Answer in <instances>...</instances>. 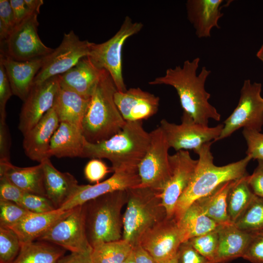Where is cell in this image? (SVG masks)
I'll return each mask as SVG.
<instances>
[{"label":"cell","mask_w":263,"mask_h":263,"mask_svg":"<svg viewBox=\"0 0 263 263\" xmlns=\"http://www.w3.org/2000/svg\"><path fill=\"white\" fill-rule=\"evenodd\" d=\"M212 142L204 144L195 152L199 158L195 172L187 188L178 200L174 210L173 218L177 223L194 202L209 195L222 184L247 174L246 169L252 159L251 157L246 155L237 162L217 166L214 164L211 152Z\"/></svg>","instance_id":"cell-2"},{"label":"cell","mask_w":263,"mask_h":263,"mask_svg":"<svg viewBox=\"0 0 263 263\" xmlns=\"http://www.w3.org/2000/svg\"><path fill=\"white\" fill-rule=\"evenodd\" d=\"M66 250L52 243L39 241L21 244L13 263H57Z\"/></svg>","instance_id":"cell-31"},{"label":"cell","mask_w":263,"mask_h":263,"mask_svg":"<svg viewBox=\"0 0 263 263\" xmlns=\"http://www.w3.org/2000/svg\"><path fill=\"white\" fill-rule=\"evenodd\" d=\"M91 42L81 40L71 30L64 33L62 40L50 54L44 57L43 65L34 79V84L62 75L75 66L89 53Z\"/></svg>","instance_id":"cell-13"},{"label":"cell","mask_w":263,"mask_h":263,"mask_svg":"<svg viewBox=\"0 0 263 263\" xmlns=\"http://www.w3.org/2000/svg\"><path fill=\"white\" fill-rule=\"evenodd\" d=\"M181 243L178 224L173 217H166L149 228L139 242L158 263H165L174 258Z\"/></svg>","instance_id":"cell-16"},{"label":"cell","mask_w":263,"mask_h":263,"mask_svg":"<svg viewBox=\"0 0 263 263\" xmlns=\"http://www.w3.org/2000/svg\"><path fill=\"white\" fill-rule=\"evenodd\" d=\"M123 263H136L133 252V249L132 253Z\"/></svg>","instance_id":"cell-52"},{"label":"cell","mask_w":263,"mask_h":263,"mask_svg":"<svg viewBox=\"0 0 263 263\" xmlns=\"http://www.w3.org/2000/svg\"><path fill=\"white\" fill-rule=\"evenodd\" d=\"M218 230L194 237L188 241L197 252L214 263L218 245Z\"/></svg>","instance_id":"cell-36"},{"label":"cell","mask_w":263,"mask_h":263,"mask_svg":"<svg viewBox=\"0 0 263 263\" xmlns=\"http://www.w3.org/2000/svg\"><path fill=\"white\" fill-rule=\"evenodd\" d=\"M115 104L126 121L147 120L158 112V96L140 88H131L114 95Z\"/></svg>","instance_id":"cell-18"},{"label":"cell","mask_w":263,"mask_h":263,"mask_svg":"<svg viewBox=\"0 0 263 263\" xmlns=\"http://www.w3.org/2000/svg\"><path fill=\"white\" fill-rule=\"evenodd\" d=\"M90 100L60 87L53 106L59 122L69 123L82 128Z\"/></svg>","instance_id":"cell-28"},{"label":"cell","mask_w":263,"mask_h":263,"mask_svg":"<svg viewBox=\"0 0 263 263\" xmlns=\"http://www.w3.org/2000/svg\"><path fill=\"white\" fill-rule=\"evenodd\" d=\"M102 71L94 66L87 56L84 57L72 68L58 75L60 87L90 98Z\"/></svg>","instance_id":"cell-23"},{"label":"cell","mask_w":263,"mask_h":263,"mask_svg":"<svg viewBox=\"0 0 263 263\" xmlns=\"http://www.w3.org/2000/svg\"><path fill=\"white\" fill-rule=\"evenodd\" d=\"M170 177L161 193L162 204L168 218H172L177 201L188 186L198 160L193 159L187 150L169 156Z\"/></svg>","instance_id":"cell-14"},{"label":"cell","mask_w":263,"mask_h":263,"mask_svg":"<svg viewBox=\"0 0 263 263\" xmlns=\"http://www.w3.org/2000/svg\"><path fill=\"white\" fill-rule=\"evenodd\" d=\"M176 257L178 263H214L197 252L188 241L181 244Z\"/></svg>","instance_id":"cell-43"},{"label":"cell","mask_w":263,"mask_h":263,"mask_svg":"<svg viewBox=\"0 0 263 263\" xmlns=\"http://www.w3.org/2000/svg\"><path fill=\"white\" fill-rule=\"evenodd\" d=\"M14 16L8 0H0V40H5L16 27Z\"/></svg>","instance_id":"cell-40"},{"label":"cell","mask_w":263,"mask_h":263,"mask_svg":"<svg viewBox=\"0 0 263 263\" xmlns=\"http://www.w3.org/2000/svg\"><path fill=\"white\" fill-rule=\"evenodd\" d=\"M113 171L112 168L99 159H92L86 165L84 173L86 179L91 183H99L109 172Z\"/></svg>","instance_id":"cell-41"},{"label":"cell","mask_w":263,"mask_h":263,"mask_svg":"<svg viewBox=\"0 0 263 263\" xmlns=\"http://www.w3.org/2000/svg\"><path fill=\"white\" fill-rule=\"evenodd\" d=\"M143 27L140 22H133L126 16L121 27L111 38L101 43H91L87 57L99 70H106L111 75L119 92L127 89L122 74V52L126 40L138 33Z\"/></svg>","instance_id":"cell-7"},{"label":"cell","mask_w":263,"mask_h":263,"mask_svg":"<svg viewBox=\"0 0 263 263\" xmlns=\"http://www.w3.org/2000/svg\"><path fill=\"white\" fill-rule=\"evenodd\" d=\"M40 163L43 169L46 196L56 209H59L76 191L79 186L77 181L70 173L56 169L49 158Z\"/></svg>","instance_id":"cell-22"},{"label":"cell","mask_w":263,"mask_h":263,"mask_svg":"<svg viewBox=\"0 0 263 263\" xmlns=\"http://www.w3.org/2000/svg\"><path fill=\"white\" fill-rule=\"evenodd\" d=\"M12 94V89L4 68L0 62V121H6V106Z\"/></svg>","instance_id":"cell-45"},{"label":"cell","mask_w":263,"mask_h":263,"mask_svg":"<svg viewBox=\"0 0 263 263\" xmlns=\"http://www.w3.org/2000/svg\"><path fill=\"white\" fill-rule=\"evenodd\" d=\"M256 56L263 63V44L257 52Z\"/></svg>","instance_id":"cell-53"},{"label":"cell","mask_w":263,"mask_h":263,"mask_svg":"<svg viewBox=\"0 0 263 263\" xmlns=\"http://www.w3.org/2000/svg\"><path fill=\"white\" fill-rule=\"evenodd\" d=\"M127 207L123 217L122 239L132 247L149 228L167 217L161 192L137 187L127 190Z\"/></svg>","instance_id":"cell-6"},{"label":"cell","mask_w":263,"mask_h":263,"mask_svg":"<svg viewBox=\"0 0 263 263\" xmlns=\"http://www.w3.org/2000/svg\"><path fill=\"white\" fill-rule=\"evenodd\" d=\"M150 143L138 166L139 187L162 192L171 175L167 139L159 126L150 132Z\"/></svg>","instance_id":"cell-8"},{"label":"cell","mask_w":263,"mask_h":263,"mask_svg":"<svg viewBox=\"0 0 263 263\" xmlns=\"http://www.w3.org/2000/svg\"><path fill=\"white\" fill-rule=\"evenodd\" d=\"M258 165L253 173L248 175V183L253 193L263 198V160H258Z\"/></svg>","instance_id":"cell-47"},{"label":"cell","mask_w":263,"mask_h":263,"mask_svg":"<svg viewBox=\"0 0 263 263\" xmlns=\"http://www.w3.org/2000/svg\"><path fill=\"white\" fill-rule=\"evenodd\" d=\"M9 1L16 25L22 22L29 16L33 14L31 13L29 10L24 0H10Z\"/></svg>","instance_id":"cell-48"},{"label":"cell","mask_w":263,"mask_h":263,"mask_svg":"<svg viewBox=\"0 0 263 263\" xmlns=\"http://www.w3.org/2000/svg\"><path fill=\"white\" fill-rule=\"evenodd\" d=\"M150 143V134L144 128L142 121H126L117 133L97 143L84 141L81 158H105L114 171L138 169Z\"/></svg>","instance_id":"cell-3"},{"label":"cell","mask_w":263,"mask_h":263,"mask_svg":"<svg viewBox=\"0 0 263 263\" xmlns=\"http://www.w3.org/2000/svg\"><path fill=\"white\" fill-rule=\"evenodd\" d=\"M71 210L56 209L44 213L30 212L9 228L18 236L21 244L38 240L56 222L66 216Z\"/></svg>","instance_id":"cell-26"},{"label":"cell","mask_w":263,"mask_h":263,"mask_svg":"<svg viewBox=\"0 0 263 263\" xmlns=\"http://www.w3.org/2000/svg\"><path fill=\"white\" fill-rule=\"evenodd\" d=\"M218 245L215 263H225L242 257L252 236V233L243 231L234 224L222 225L218 230Z\"/></svg>","instance_id":"cell-25"},{"label":"cell","mask_w":263,"mask_h":263,"mask_svg":"<svg viewBox=\"0 0 263 263\" xmlns=\"http://www.w3.org/2000/svg\"><path fill=\"white\" fill-rule=\"evenodd\" d=\"M117 91L110 74L102 69L82 122L83 133L87 141L95 143L107 140L125 125L126 121L114 99Z\"/></svg>","instance_id":"cell-4"},{"label":"cell","mask_w":263,"mask_h":263,"mask_svg":"<svg viewBox=\"0 0 263 263\" xmlns=\"http://www.w3.org/2000/svg\"><path fill=\"white\" fill-rule=\"evenodd\" d=\"M136 263H158L139 244L133 247Z\"/></svg>","instance_id":"cell-50"},{"label":"cell","mask_w":263,"mask_h":263,"mask_svg":"<svg viewBox=\"0 0 263 263\" xmlns=\"http://www.w3.org/2000/svg\"><path fill=\"white\" fill-rule=\"evenodd\" d=\"M60 89L58 75L33 86L24 101L19 116V129L24 135L33 128L54 106Z\"/></svg>","instance_id":"cell-15"},{"label":"cell","mask_w":263,"mask_h":263,"mask_svg":"<svg viewBox=\"0 0 263 263\" xmlns=\"http://www.w3.org/2000/svg\"><path fill=\"white\" fill-rule=\"evenodd\" d=\"M38 240L52 243L71 252L92 249L86 231L85 204L72 209Z\"/></svg>","instance_id":"cell-12"},{"label":"cell","mask_w":263,"mask_h":263,"mask_svg":"<svg viewBox=\"0 0 263 263\" xmlns=\"http://www.w3.org/2000/svg\"><path fill=\"white\" fill-rule=\"evenodd\" d=\"M20 206L27 210L36 213H44L57 209L45 196L25 192Z\"/></svg>","instance_id":"cell-38"},{"label":"cell","mask_w":263,"mask_h":263,"mask_svg":"<svg viewBox=\"0 0 263 263\" xmlns=\"http://www.w3.org/2000/svg\"><path fill=\"white\" fill-rule=\"evenodd\" d=\"M140 182L138 169L114 171L111 177L103 182L93 185H79L75 194L59 209L69 210L105 194L137 187Z\"/></svg>","instance_id":"cell-17"},{"label":"cell","mask_w":263,"mask_h":263,"mask_svg":"<svg viewBox=\"0 0 263 263\" xmlns=\"http://www.w3.org/2000/svg\"><path fill=\"white\" fill-rule=\"evenodd\" d=\"M30 212L14 202L0 200V226L9 227Z\"/></svg>","instance_id":"cell-37"},{"label":"cell","mask_w":263,"mask_h":263,"mask_svg":"<svg viewBox=\"0 0 263 263\" xmlns=\"http://www.w3.org/2000/svg\"><path fill=\"white\" fill-rule=\"evenodd\" d=\"M127 190L108 193L85 203V226L91 246L122 239L121 210L127 204Z\"/></svg>","instance_id":"cell-5"},{"label":"cell","mask_w":263,"mask_h":263,"mask_svg":"<svg viewBox=\"0 0 263 263\" xmlns=\"http://www.w3.org/2000/svg\"><path fill=\"white\" fill-rule=\"evenodd\" d=\"M38 15H30L16 26L8 38L0 42V54L23 61L46 56L54 50L46 46L39 38Z\"/></svg>","instance_id":"cell-11"},{"label":"cell","mask_w":263,"mask_h":263,"mask_svg":"<svg viewBox=\"0 0 263 263\" xmlns=\"http://www.w3.org/2000/svg\"><path fill=\"white\" fill-rule=\"evenodd\" d=\"M242 133L247 146L246 155L252 159L263 160V133L245 128L243 129Z\"/></svg>","instance_id":"cell-39"},{"label":"cell","mask_w":263,"mask_h":263,"mask_svg":"<svg viewBox=\"0 0 263 263\" xmlns=\"http://www.w3.org/2000/svg\"><path fill=\"white\" fill-rule=\"evenodd\" d=\"M92 249L84 252H71L63 256L57 263H92L91 252Z\"/></svg>","instance_id":"cell-49"},{"label":"cell","mask_w":263,"mask_h":263,"mask_svg":"<svg viewBox=\"0 0 263 263\" xmlns=\"http://www.w3.org/2000/svg\"><path fill=\"white\" fill-rule=\"evenodd\" d=\"M85 139L81 127L60 122L50 141L49 158L82 157Z\"/></svg>","instance_id":"cell-24"},{"label":"cell","mask_w":263,"mask_h":263,"mask_svg":"<svg viewBox=\"0 0 263 263\" xmlns=\"http://www.w3.org/2000/svg\"><path fill=\"white\" fill-rule=\"evenodd\" d=\"M132 246L121 239L118 241L101 242L92 246V263H123L132 253Z\"/></svg>","instance_id":"cell-33"},{"label":"cell","mask_w":263,"mask_h":263,"mask_svg":"<svg viewBox=\"0 0 263 263\" xmlns=\"http://www.w3.org/2000/svg\"><path fill=\"white\" fill-rule=\"evenodd\" d=\"M59 123L53 107L33 128L23 135V148L28 157L39 163L50 158V141Z\"/></svg>","instance_id":"cell-19"},{"label":"cell","mask_w":263,"mask_h":263,"mask_svg":"<svg viewBox=\"0 0 263 263\" xmlns=\"http://www.w3.org/2000/svg\"><path fill=\"white\" fill-rule=\"evenodd\" d=\"M11 138L6 121H0V161H10Z\"/></svg>","instance_id":"cell-46"},{"label":"cell","mask_w":263,"mask_h":263,"mask_svg":"<svg viewBox=\"0 0 263 263\" xmlns=\"http://www.w3.org/2000/svg\"><path fill=\"white\" fill-rule=\"evenodd\" d=\"M163 131L169 146L176 151L193 150L195 152L204 144L218 140L224 124L209 127L196 122L187 113L183 112L181 123L176 124L166 119L160 121Z\"/></svg>","instance_id":"cell-10"},{"label":"cell","mask_w":263,"mask_h":263,"mask_svg":"<svg viewBox=\"0 0 263 263\" xmlns=\"http://www.w3.org/2000/svg\"><path fill=\"white\" fill-rule=\"evenodd\" d=\"M239 229L253 233L263 230V198L254 195L249 205L234 224Z\"/></svg>","instance_id":"cell-34"},{"label":"cell","mask_w":263,"mask_h":263,"mask_svg":"<svg viewBox=\"0 0 263 263\" xmlns=\"http://www.w3.org/2000/svg\"><path fill=\"white\" fill-rule=\"evenodd\" d=\"M165 263H178L177 261L176 255L174 258H173L171 260L168 261V262Z\"/></svg>","instance_id":"cell-54"},{"label":"cell","mask_w":263,"mask_h":263,"mask_svg":"<svg viewBox=\"0 0 263 263\" xmlns=\"http://www.w3.org/2000/svg\"><path fill=\"white\" fill-rule=\"evenodd\" d=\"M25 192L5 176H0V200L13 202L20 206L21 199Z\"/></svg>","instance_id":"cell-44"},{"label":"cell","mask_w":263,"mask_h":263,"mask_svg":"<svg viewBox=\"0 0 263 263\" xmlns=\"http://www.w3.org/2000/svg\"><path fill=\"white\" fill-rule=\"evenodd\" d=\"M45 56L22 61L0 54V62L4 68L13 94L23 101L33 86L34 79L43 65Z\"/></svg>","instance_id":"cell-20"},{"label":"cell","mask_w":263,"mask_h":263,"mask_svg":"<svg viewBox=\"0 0 263 263\" xmlns=\"http://www.w3.org/2000/svg\"><path fill=\"white\" fill-rule=\"evenodd\" d=\"M248 174L234 181L227 196V211L234 224L247 207L255 194L248 183Z\"/></svg>","instance_id":"cell-32"},{"label":"cell","mask_w":263,"mask_h":263,"mask_svg":"<svg viewBox=\"0 0 263 263\" xmlns=\"http://www.w3.org/2000/svg\"><path fill=\"white\" fill-rule=\"evenodd\" d=\"M242 258L252 263H263V230L252 233Z\"/></svg>","instance_id":"cell-42"},{"label":"cell","mask_w":263,"mask_h":263,"mask_svg":"<svg viewBox=\"0 0 263 263\" xmlns=\"http://www.w3.org/2000/svg\"><path fill=\"white\" fill-rule=\"evenodd\" d=\"M224 1L223 0L187 1L188 19L195 29L198 38H209L213 28H220L218 21L224 15L221 9L230 3L223 4Z\"/></svg>","instance_id":"cell-21"},{"label":"cell","mask_w":263,"mask_h":263,"mask_svg":"<svg viewBox=\"0 0 263 263\" xmlns=\"http://www.w3.org/2000/svg\"><path fill=\"white\" fill-rule=\"evenodd\" d=\"M233 182L222 184L209 195L193 203L206 215L218 224L222 225L233 224L228 214L227 196Z\"/></svg>","instance_id":"cell-30"},{"label":"cell","mask_w":263,"mask_h":263,"mask_svg":"<svg viewBox=\"0 0 263 263\" xmlns=\"http://www.w3.org/2000/svg\"><path fill=\"white\" fill-rule=\"evenodd\" d=\"M25 3L31 13H39L41 6L43 4L42 0H24Z\"/></svg>","instance_id":"cell-51"},{"label":"cell","mask_w":263,"mask_h":263,"mask_svg":"<svg viewBox=\"0 0 263 263\" xmlns=\"http://www.w3.org/2000/svg\"><path fill=\"white\" fill-rule=\"evenodd\" d=\"M0 176H5L23 191L45 196L42 164L19 167L10 161H0Z\"/></svg>","instance_id":"cell-27"},{"label":"cell","mask_w":263,"mask_h":263,"mask_svg":"<svg viewBox=\"0 0 263 263\" xmlns=\"http://www.w3.org/2000/svg\"><path fill=\"white\" fill-rule=\"evenodd\" d=\"M200 59L184 61L182 66L168 69L165 75L149 82L151 85H167L176 91L183 112L197 123L208 126L210 119L219 121L221 114L208 102L210 94L205 90L206 81L211 71L203 67L199 74L197 70Z\"/></svg>","instance_id":"cell-1"},{"label":"cell","mask_w":263,"mask_h":263,"mask_svg":"<svg viewBox=\"0 0 263 263\" xmlns=\"http://www.w3.org/2000/svg\"><path fill=\"white\" fill-rule=\"evenodd\" d=\"M262 84L244 80L238 105L224 121L218 140L230 136L240 128L261 132L263 125V98Z\"/></svg>","instance_id":"cell-9"},{"label":"cell","mask_w":263,"mask_h":263,"mask_svg":"<svg viewBox=\"0 0 263 263\" xmlns=\"http://www.w3.org/2000/svg\"><path fill=\"white\" fill-rule=\"evenodd\" d=\"M21 246L18 236L12 229L0 226V263H13Z\"/></svg>","instance_id":"cell-35"},{"label":"cell","mask_w":263,"mask_h":263,"mask_svg":"<svg viewBox=\"0 0 263 263\" xmlns=\"http://www.w3.org/2000/svg\"><path fill=\"white\" fill-rule=\"evenodd\" d=\"M182 243L218 229L222 225L206 215L192 203L177 222Z\"/></svg>","instance_id":"cell-29"}]
</instances>
